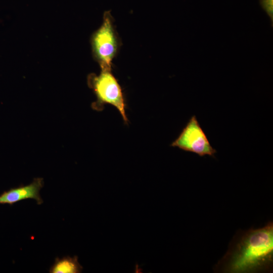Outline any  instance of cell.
Returning a JSON list of instances; mask_svg holds the SVG:
<instances>
[{"instance_id":"obj_7","label":"cell","mask_w":273,"mask_h":273,"mask_svg":"<svg viewBox=\"0 0 273 273\" xmlns=\"http://www.w3.org/2000/svg\"><path fill=\"white\" fill-rule=\"evenodd\" d=\"M262 8L266 11L272 20L273 17V0H260Z\"/></svg>"},{"instance_id":"obj_4","label":"cell","mask_w":273,"mask_h":273,"mask_svg":"<svg viewBox=\"0 0 273 273\" xmlns=\"http://www.w3.org/2000/svg\"><path fill=\"white\" fill-rule=\"evenodd\" d=\"M200 157L209 155L215 157L216 150L212 147L195 115L189 120L177 138L170 145Z\"/></svg>"},{"instance_id":"obj_6","label":"cell","mask_w":273,"mask_h":273,"mask_svg":"<svg viewBox=\"0 0 273 273\" xmlns=\"http://www.w3.org/2000/svg\"><path fill=\"white\" fill-rule=\"evenodd\" d=\"M83 269L79 264L77 256L73 257L65 256L62 258H56L54 264L51 267V273H80Z\"/></svg>"},{"instance_id":"obj_3","label":"cell","mask_w":273,"mask_h":273,"mask_svg":"<svg viewBox=\"0 0 273 273\" xmlns=\"http://www.w3.org/2000/svg\"><path fill=\"white\" fill-rule=\"evenodd\" d=\"M113 22L110 11H106L102 25L92 38L93 52L101 69L111 68L112 60L119 47V40Z\"/></svg>"},{"instance_id":"obj_2","label":"cell","mask_w":273,"mask_h":273,"mask_svg":"<svg viewBox=\"0 0 273 273\" xmlns=\"http://www.w3.org/2000/svg\"><path fill=\"white\" fill-rule=\"evenodd\" d=\"M88 83L93 89L97 101L92 104L93 109L101 111L105 104L116 107L120 113L125 124L128 119L125 113L126 104L121 88L112 73V68L101 69L99 75H92L89 77Z\"/></svg>"},{"instance_id":"obj_1","label":"cell","mask_w":273,"mask_h":273,"mask_svg":"<svg viewBox=\"0 0 273 273\" xmlns=\"http://www.w3.org/2000/svg\"><path fill=\"white\" fill-rule=\"evenodd\" d=\"M273 259V224L239 232L215 266L222 272L247 273L270 270Z\"/></svg>"},{"instance_id":"obj_5","label":"cell","mask_w":273,"mask_h":273,"mask_svg":"<svg viewBox=\"0 0 273 273\" xmlns=\"http://www.w3.org/2000/svg\"><path fill=\"white\" fill-rule=\"evenodd\" d=\"M43 186L42 178H36L30 184L21 186L4 192L0 195V204L13 205L21 200L32 199L38 205L43 203L39 192Z\"/></svg>"}]
</instances>
